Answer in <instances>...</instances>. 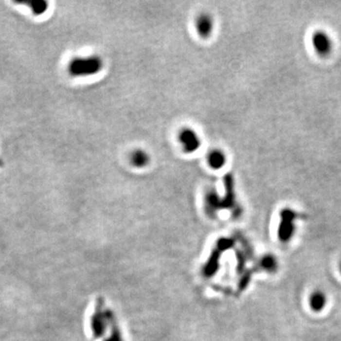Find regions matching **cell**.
<instances>
[{"label": "cell", "mask_w": 341, "mask_h": 341, "mask_svg": "<svg viewBox=\"0 0 341 341\" xmlns=\"http://www.w3.org/2000/svg\"><path fill=\"white\" fill-rule=\"evenodd\" d=\"M104 62L100 56L91 55L75 57L68 66V72L72 77H89L98 74L103 70Z\"/></svg>", "instance_id": "cell-1"}, {"label": "cell", "mask_w": 341, "mask_h": 341, "mask_svg": "<svg viewBox=\"0 0 341 341\" xmlns=\"http://www.w3.org/2000/svg\"><path fill=\"white\" fill-rule=\"evenodd\" d=\"M179 141L183 151L188 154H193L201 147V140L197 133L192 128H183L179 134Z\"/></svg>", "instance_id": "cell-2"}, {"label": "cell", "mask_w": 341, "mask_h": 341, "mask_svg": "<svg viewBox=\"0 0 341 341\" xmlns=\"http://www.w3.org/2000/svg\"><path fill=\"white\" fill-rule=\"evenodd\" d=\"M312 44L315 52L322 57H326L333 51V41L323 31H318L312 36Z\"/></svg>", "instance_id": "cell-3"}, {"label": "cell", "mask_w": 341, "mask_h": 341, "mask_svg": "<svg viewBox=\"0 0 341 341\" xmlns=\"http://www.w3.org/2000/svg\"><path fill=\"white\" fill-rule=\"evenodd\" d=\"M196 29L202 38H208L213 34L215 29L214 18L207 13L199 15L196 19Z\"/></svg>", "instance_id": "cell-4"}, {"label": "cell", "mask_w": 341, "mask_h": 341, "mask_svg": "<svg viewBox=\"0 0 341 341\" xmlns=\"http://www.w3.org/2000/svg\"><path fill=\"white\" fill-rule=\"evenodd\" d=\"M208 163L214 170L222 169L227 163V156L220 149H214L208 155Z\"/></svg>", "instance_id": "cell-5"}, {"label": "cell", "mask_w": 341, "mask_h": 341, "mask_svg": "<svg viewBox=\"0 0 341 341\" xmlns=\"http://www.w3.org/2000/svg\"><path fill=\"white\" fill-rule=\"evenodd\" d=\"M130 162L135 168L142 169L150 163V156L143 149H136L130 155Z\"/></svg>", "instance_id": "cell-6"}, {"label": "cell", "mask_w": 341, "mask_h": 341, "mask_svg": "<svg viewBox=\"0 0 341 341\" xmlns=\"http://www.w3.org/2000/svg\"><path fill=\"white\" fill-rule=\"evenodd\" d=\"M17 3L29 6L35 16H41L45 14L49 8V3L45 0H26L17 1Z\"/></svg>", "instance_id": "cell-7"}, {"label": "cell", "mask_w": 341, "mask_h": 341, "mask_svg": "<svg viewBox=\"0 0 341 341\" xmlns=\"http://www.w3.org/2000/svg\"><path fill=\"white\" fill-rule=\"evenodd\" d=\"M294 215L292 214V212L287 211L284 212L283 214V220H284V224L282 225V230H281V237L284 240H287L288 238L291 236V232H292V226H291V220L293 219Z\"/></svg>", "instance_id": "cell-8"}, {"label": "cell", "mask_w": 341, "mask_h": 341, "mask_svg": "<svg viewBox=\"0 0 341 341\" xmlns=\"http://www.w3.org/2000/svg\"><path fill=\"white\" fill-rule=\"evenodd\" d=\"M311 306L314 310H321L325 304V297L321 292H316L311 297Z\"/></svg>", "instance_id": "cell-9"}, {"label": "cell", "mask_w": 341, "mask_h": 341, "mask_svg": "<svg viewBox=\"0 0 341 341\" xmlns=\"http://www.w3.org/2000/svg\"><path fill=\"white\" fill-rule=\"evenodd\" d=\"M2 164H3V162H2V161L0 160V166H2Z\"/></svg>", "instance_id": "cell-10"}]
</instances>
